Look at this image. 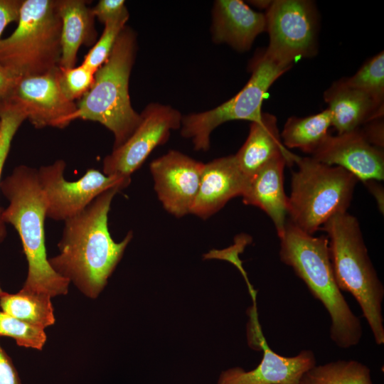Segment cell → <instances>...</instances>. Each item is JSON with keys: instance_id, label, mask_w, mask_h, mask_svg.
Here are the masks:
<instances>
[{"instance_id": "5b68a950", "label": "cell", "mask_w": 384, "mask_h": 384, "mask_svg": "<svg viewBox=\"0 0 384 384\" xmlns=\"http://www.w3.org/2000/svg\"><path fill=\"white\" fill-rule=\"evenodd\" d=\"M137 49L135 32L124 26L105 63L95 73L94 83L77 105L70 122L81 119L100 123L112 132L113 149L121 146L140 123L129 92Z\"/></svg>"}, {"instance_id": "9a60e30c", "label": "cell", "mask_w": 384, "mask_h": 384, "mask_svg": "<svg viewBox=\"0 0 384 384\" xmlns=\"http://www.w3.org/2000/svg\"><path fill=\"white\" fill-rule=\"evenodd\" d=\"M249 179L238 166L235 155L204 164L198 191L191 213L206 220L230 199L242 196Z\"/></svg>"}, {"instance_id": "8992f818", "label": "cell", "mask_w": 384, "mask_h": 384, "mask_svg": "<svg viewBox=\"0 0 384 384\" xmlns=\"http://www.w3.org/2000/svg\"><path fill=\"white\" fill-rule=\"evenodd\" d=\"M61 28L56 0H24L16 28L0 41V65L17 78L58 69Z\"/></svg>"}, {"instance_id": "9c48e42d", "label": "cell", "mask_w": 384, "mask_h": 384, "mask_svg": "<svg viewBox=\"0 0 384 384\" xmlns=\"http://www.w3.org/2000/svg\"><path fill=\"white\" fill-rule=\"evenodd\" d=\"M265 17L270 37L265 51L272 58L292 66L295 60L316 53L318 15L311 1H272Z\"/></svg>"}, {"instance_id": "ac0fdd59", "label": "cell", "mask_w": 384, "mask_h": 384, "mask_svg": "<svg viewBox=\"0 0 384 384\" xmlns=\"http://www.w3.org/2000/svg\"><path fill=\"white\" fill-rule=\"evenodd\" d=\"M266 31L265 14L240 0H218L212 11V38L240 51L249 50L255 38Z\"/></svg>"}, {"instance_id": "8d00e7d4", "label": "cell", "mask_w": 384, "mask_h": 384, "mask_svg": "<svg viewBox=\"0 0 384 384\" xmlns=\"http://www.w3.org/2000/svg\"><path fill=\"white\" fill-rule=\"evenodd\" d=\"M4 292H5L3 291V289H2L1 287V284H0V296H1V294H3Z\"/></svg>"}, {"instance_id": "ba28073f", "label": "cell", "mask_w": 384, "mask_h": 384, "mask_svg": "<svg viewBox=\"0 0 384 384\" xmlns=\"http://www.w3.org/2000/svg\"><path fill=\"white\" fill-rule=\"evenodd\" d=\"M251 65L249 80L233 97L212 110L183 117L181 134L192 140L195 150L208 151L211 132L225 122L259 121L263 113L262 105L267 90L292 67L272 58L265 50L253 60Z\"/></svg>"}, {"instance_id": "7402d4cb", "label": "cell", "mask_w": 384, "mask_h": 384, "mask_svg": "<svg viewBox=\"0 0 384 384\" xmlns=\"http://www.w3.org/2000/svg\"><path fill=\"white\" fill-rule=\"evenodd\" d=\"M331 126V113L326 108L305 117H289L280 137L286 148H297L311 155L329 134Z\"/></svg>"}, {"instance_id": "ffe728a7", "label": "cell", "mask_w": 384, "mask_h": 384, "mask_svg": "<svg viewBox=\"0 0 384 384\" xmlns=\"http://www.w3.org/2000/svg\"><path fill=\"white\" fill-rule=\"evenodd\" d=\"M277 122L274 115L263 112L259 121L251 122L246 141L235 154L239 168L248 179L277 156H295L284 146Z\"/></svg>"}, {"instance_id": "30bf717a", "label": "cell", "mask_w": 384, "mask_h": 384, "mask_svg": "<svg viewBox=\"0 0 384 384\" xmlns=\"http://www.w3.org/2000/svg\"><path fill=\"white\" fill-rule=\"evenodd\" d=\"M66 163L61 159L37 170L38 182L46 201V217L65 221L81 213L105 191L124 188L131 178L108 176L95 169H88L75 181L64 178Z\"/></svg>"}, {"instance_id": "f1b7e54d", "label": "cell", "mask_w": 384, "mask_h": 384, "mask_svg": "<svg viewBox=\"0 0 384 384\" xmlns=\"http://www.w3.org/2000/svg\"><path fill=\"white\" fill-rule=\"evenodd\" d=\"M93 70L81 64L71 68H58L57 80L63 94L69 100L81 98L91 88L94 83Z\"/></svg>"}, {"instance_id": "7c38bea8", "label": "cell", "mask_w": 384, "mask_h": 384, "mask_svg": "<svg viewBox=\"0 0 384 384\" xmlns=\"http://www.w3.org/2000/svg\"><path fill=\"white\" fill-rule=\"evenodd\" d=\"M58 69L42 75L18 78L10 94L0 101L18 107L37 129L65 127L71 122L70 119L77 110V104L61 92L57 80Z\"/></svg>"}, {"instance_id": "4dcf8cb0", "label": "cell", "mask_w": 384, "mask_h": 384, "mask_svg": "<svg viewBox=\"0 0 384 384\" xmlns=\"http://www.w3.org/2000/svg\"><path fill=\"white\" fill-rule=\"evenodd\" d=\"M23 0H0V41L6 26L20 17Z\"/></svg>"}, {"instance_id": "6da1fadb", "label": "cell", "mask_w": 384, "mask_h": 384, "mask_svg": "<svg viewBox=\"0 0 384 384\" xmlns=\"http://www.w3.org/2000/svg\"><path fill=\"white\" fill-rule=\"evenodd\" d=\"M121 190L116 187L105 191L81 213L65 220L59 253L48 259L56 273L91 299L104 289L133 237L129 231L117 242L108 229L112 201Z\"/></svg>"}, {"instance_id": "83f0119b", "label": "cell", "mask_w": 384, "mask_h": 384, "mask_svg": "<svg viewBox=\"0 0 384 384\" xmlns=\"http://www.w3.org/2000/svg\"><path fill=\"white\" fill-rule=\"evenodd\" d=\"M129 17V15H127L105 23V28L100 39L85 56L82 63L83 65L96 72L105 63Z\"/></svg>"}, {"instance_id": "d6986e66", "label": "cell", "mask_w": 384, "mask_h": 384, "mask_svg": "<svg viewBox=\"0 0 384 384\" xmlns=\"http://www.w3.org/2000/svg\"><path fill=\"white\" fill-rule=\"evenodd\" d=\"M331 113V126L337 134L359 129L383 115V106L368 95L348 86L343 78L334 82L324 93Z\"/></svg>"}, {"instance_id": "4fadbf2b", "label": "cell", "mask_w": 384, "mask_h": 384, "mask_svg": "<svg viewBox=\"0 0 384 384\" xmlns=\"http://www.w3.org/2000/svg\"><path fill=\"white\" fill-rule=\"evenodd\" d=\"M204 164L175 150L151 162L154 189L164 208L181 218L191 213Z\"/></svg>"}, {"instance_id": "44dd1931", "label": "cell", "mask_w": 384, "mask_h": 384, "mask_svg": "<svg viewBox=\"0 0 384 384\" xmlns=\"http://www.w3.org/2000/svg\"><path fill=\"white\" fill-rule=\"evenodd\" d=\"M56 3L62 22L59 67L71 68L75 67L80 46L91 45L96 40L95 16L85 1L57 0Z\"/></svg>"}, {"instance_id": "2e32d148", "label": "cell", "mask_w": 384, "mask_h": 384, "mask_svg": "<svg viewBox=\"0 0 384 384\" xmlns=\"http://www.w3.org/2000/svg\"><path fill=\"white\" fill-rule=\"evenodd\" d=\"M263 356L250 370L234 367L222 371L217 384H297L301 376L316 364L314 353L302 350L294 356H283L272 351L263 338Z\"/></svg>"}, {"instance_id": "7a4b0ae2", "label": "cell", "mask_w": 384, "mask_h": 384, "mask_svg": "<svg viewBox=\"0 0 384 384\" xmlns=\"http://www.w3.org/2000/svg\"><path fill=\"white\" fill-rule=\"evenodd\" d=\"M279 239L281 262L293 270L328 312L331 340L342 349L358 345L363 335L361 321L337 286L327 236L315 237L304 233L287 220Z\"/></svg>"}, {"instance_id": "484cf974", "label": "cell", "mask_w": 384, "mask_h": 384, "mask_svg": "<svg viewBox=\"0 0 384 384\" xmlns=\"http://www.w3.org/2000/svg\"><path fill=\"white\" fill-rule=\"evenodd\" d=\"M25 113L16 105L0 101V183L3 168L9 153L11 142L18 129L26 119ZM4 209L0 206V243L6 236V228L3 220Z\"/></svg>"}, {"instance_id": "e0dca14e", "label": "cell", "mask_w": 384, "mask_h": 384, "mask_svg": "<svg viewBox=\"0 0 384 384\" xmlns=\"http://www.w3.org/2000/svg\"><path fill=\"white\" fill-rule=\"evenodd\" d=\"M299 156L279 154L252 176L242 198L246 205L262 210L272 220L279 237L284 232L288 212V196L284 189V170Z\"/></svg>"}, {"instance_id": "4316f807", "label": "cell", "mask_w": 384, "mask_h": 384, "mask_svg": "<svg viewBox=\"0 0 384 384\" xmlns=\"http://www.w3.org/2000/svg\"><path fill=\"white\" fill-rule=\"evenodd\" d=\"M0 336L14 338L19 346L42 350L46 342L44 329L0 311Z\"/></svg>"}, {"instance_id": "d4e9b609", "label": "cell", "mask_w": 384, "mask_h": 384, "mask_svg": "<svg viewBox=\"0 0 384 384\" xmlns=\"http://www.w3.org/2000/svg\"><path fill=\"white\" fill-rule=\"evenodd\" d=\"M343 80L348 86L366 94L377 105L383 106V51L368 60L353 75Z\"/></svg>"}, {"instance_id": "cb8c5ba5", "label": "cell", "mask_w": 384, "mask_h": 384, "mask_svg": "<svg viewBox=\"0 0 384 384\" xmlns=\"http://www.w3.org/2000/svg\"><path fill=\"white\" fill-rule=\"evenodd\" d=\"M297 384H373L370 369L355 360H338L314 365Z\"/></svg>"}, {"instance_id": "277c9868", "label": "cell", "mask_w": 384, "mask_h": 384, "mask_svg": "<svg viewBox=\"0 0 384 384\" xmlns=\"http://www.w3.org/2000/svg\"><path fill=\"white\" fill-rule=\"evenodd\" d=\"M337 286L359 304L378 346L384 344L382 304L384 286L368 255L358 220L348 212L332 216L323 225Z\"/></svg>"}, {"instance_id": "d590c367", "label": "cell", "mask_w": 384, "mask_h": 384, "mask_svg": "<svg viewBox=\"0 0 384 384\" xmlns=\"http://www.w3.org/2000/svg\"><path fill=\"white\" fill-rule=\"evenodd\" d=\"M250 3L260 9H267L272 3V1H251Z\"/></svg>"}, {"instance_id": "f546056e", "label": "cell", "mask_w": 384, "mask_h": 384, "mask_svg": "<svg viewBox=\"0 0 384 384\" xmlns=\"http://www.w3.org/2000/svg\"><path fill=\"white\" fill-rule=\"evenodd\" d=\"M91 11L93 16L104 24L129 15L124 0H100Z\"/></svg>"}, {"instance_id": "603a6c76", "label": "cell", "mask_w": 384, "mask_h": 384, "mask_svg": "<svg viewBox=\"0 0 384 384\" xmlns=\"http://www.w3.org/2000/svg\"><path fill=\"white\" fill-rule=\"evenodd\" d=\"M0 308L14 317L43 329L55 322L51 297L48 294L21 289L15 294L4 292L0 296Z\"/></svg>"}, {"instance_id": "1f68e13d", "label": "cell", "mask_w": 384, "mask_h": 384, "mask_svg": "<svg viewBox=\"0 0 384 384\" xmlns=\"http://www.w3.org/2000/svg\"><path fill=\"white\" fill-rule=\"evenodd\" d=\"M0 384H22L9 355L0 344Z\"/></svg>"}, {"instance_id": "52a82bcc", "label": "cell", "mask_w": 384, "mask_h": 384, "mask_svg": "<svg viewBox=\"0 0 384 384\" xmlns=\"http://www.w3.org/2000/svg\"><path fill=\"white\" fill-rule=\"evenodd\" d=\"M288 196L289 220L314 235L332 216L347 212L358 179L342 167L298 156Z\"/></svg>"}, {"instance_id": "8fae6325", "label": "cell", "mask_w": 384, "mask_h": 384, "mask_svg": "<svg viewBox=\"0 0 384 384\" xmlns=\"http://www.w3.org/2000/svg\"><path fill=\"white\" fill-rule=\"evenodd\" d=\"M131 136L103 160V174L131 178L158 146L165 144L172 130L181 128V112L170 105L150 103Z\"/></svg>"}, {"instance_id": "5bb4252c", "label": "cell", "mask_w": 384, "mask_h": 384, "mask_svg": "<svg viewBox=\"0 0 384 384\" xmlns=\"http://www.w3.org/2000/svg\"><path fill=\"white\" fill-rule=\"evenodd\" d=\"M311 157L342 167L363 182L384 179L383 152L366 139L360 128L335 136L329 134Z\"/></svg>"}, {"instance_id": "e575fe53", "label": "cell", "mask_w": 384, "mask_h": 384, "mask_svg": "<svg viewBox=\"0 0 384 384\" xmlns=\"http://www.w3.org/2000/svg\"><path fill=\"white\" fill-rule=\"evenodd\" d=\"M368 190L372 193L378 202V207L383 210V189L377 181H368L363 182Z\"/></svg>"}, {"instance_id": "836d02e7", "label": "cell", "mask_w": 384, "mask_h": 384, "mask_svg": "<svg viewBox=\"0 0 384 384\" xmlns=\"http://www.w3.org/2000/svg\"><path fill=\"white\" fill-rule=\"evenodd\" d=\"M18 79L0 65V100L10 94Z\"/></svg>"}, {"instance_id": "d6a6232c", "label": "cell", "mask_w": 384, "mask_h": 384, "mask_svg": "<svg viewBox=\"0 0 384 384\" xmlns=\"http://www.w3.org/2000/svg\"><path fill=\"white\" fill-rule=\"evenodd\" d=\"M380 119L372 120L365 124L364 128H360L366 139L380 149L383 146V122Z\"/></svg>"}, {"instance_id": "3957f363", "label": "cell", "mask_w": 384, "mask_h": 384, "mask_svg": "<svg viewBox=\"0 0 384 384\" xmlns=\"http://www.w3.org/2000/svg\"><path fill=\"white\" fill-rule=\"evenodd\" d=\"M0 191L9 201L3 220L18 233L28 262V274L21 289L51 298L67 294L70 282L53 270L47 257L44 230L47 206L37 169L16 166L1 180Z\"/></svg>"}]
</instances>
